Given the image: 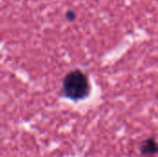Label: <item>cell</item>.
I'll return each instance as SVG.
<instances>
[{"label": "cell", "mask_w": 158, "mask_h": 157, "mask_svg": "<svg viewBox=\"0 0 158 157\" xmlns=\"http://www.w3.org/2000/svg\"><path fill=\"white\" fill-rule=\"evenodd\" d=\"M141 155L143 156H152L157 153V143L154 138H148L140 146Z\"/></svg>", "instance_id": "cell-2"}, {"label": "cell", "mask_w": 158, "mask_h": 157, "mask_svg": "<svg viewBox=\"0 0 158 157\" xmlns=\"http://www.w3.org/2000/svg\"><path fill=\"white\" fill-rule=\"evenodd\" d=\"M91 86L89 80L81 70L73 69L69 71L63 80V95L72 101L83 100L90 94Z\"/></svg>", "instance_id": "cell-1"}, {"label": "cell", "mask_w": 158, "mask_h": 157, "mask_svg": "<svg viewBox=\"0 0 158 157\" xmlns=\"http://www.w3.org/2000/svg\"><path fill=\"white\" fill-rule=\"evenodd\" d=\"M68 15H69V16H67V18H68L69 19L72 20V19H75V14H74V13H72V11H70Z\"/></svg>", "instance_id": "cell-3"}]
</instances>
